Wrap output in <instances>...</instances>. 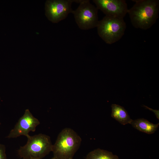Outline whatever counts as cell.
<instances>
[{
    "mask_svg": "<svg viewBox=\"0 0 159 159\" xmlns=\"http://www.w3.org/2000/svg\"><path fill=\"white\" fill-rule=\"evenodd\" d=\"M135 4L128 13L133 26L146 30L150 28L158 17V0H134Z\"/></svg>",
    "mask_w": 159,
    "mask_h": 159,
    "instance_id": "6da1fadb",
    "label": "cell"
},
{
    "mask_svg": "<svg viewBox=\"0 0 159 159\" xmlns=\"http://www.w3.org/2000/svg\"><path fill=\"white\" fill-rule=\"evenodd\" d=\"M81 142L80 136L73 129L69 128L63 129L53 145V157L59 159H73Z\"/></svg>",
    "mask_w": 159,
    "mask_h": 159,
    "instance_id": "7a4b0ae2",
    "label": "cell"
},
{
    "mask_svg": "<svg viewBox=\"0 0 159 159\" xmlns=\"http://www.w3.org/2000/svg\"><path fill=\"white\" fill-rule=\"evenodd\" d=\"M26 144L21 146L18 154L23 159H42L52 152L53 144L50 137L39 134L27 137Z\"/></svg>",
    "mask_w": 159,
    "mask_h": 159,
    "instance_id": "3957f363",
    "label": "cell"
},
{
    "mask_svg": "<svg viewBox=\"0 0 159 159\" xmlns=\"http://www.w3.org/2000/svg\"><path fill=\"white\" fill-rule=\"evenodd\" d=\"M126 27L123 18L105 16L99 21L97 27L99 37L106 43L111 44L122 38Z\"/></svg>",
    "mask_w": 159,
    "mask_h": 159,
    "instance_id": "277c9868",
    "label": "cell"
},
{
    "mask_svg": "<svg viewBox=\"0 0 159 159\" xmlns=\"http://www.w3.org/2000/svg\"><path fill=\"white\" fill-rule=\"evenodd\" d=\"M79 3L77 8L72 13L79 27L83 30L97 27L99 21L97 8L89 0H80Z\"/></svg>",
    "mask_w": 159,
    "mask_h": 159,
    "instance_id": "5b68a950",
    "label": "cell"
},
{
    "mask_svg": "<svg viewBox=\"0 0 159 159\" xmlns=\"http://www.w3.org/2000/svg\"><path fill=\"white\" fill-rule=\"evenodd\" d=\"M74 0H47L45 4L46 16L52 22L58 23L72 13V4Z\"/></svg>",
    "mask_w": 159,
    "mask_h": 159,
    "instance_id": "8992f818",
    "label": "cell"
},
{
    "mask_svg": "<svg viewBox=\"0 0 159 159\" xmlns=\"http://www.w3.org/2000/svg\"><path fill=\"white\" fill-rule=\"evenodd\" d=\"M40 123L39 120L27 109L6 138H15L22 135L27 137L30 132L35 131L37 127Z\"/></svg>",
    "mask_w": 159,
    "mask_h": 159,
    "instance_id": "52a82bcc",
    "label": "cell"
},
{
    "mask_svg": "<svg viewBox=\"0 0 159 159\" xmlns=\"http://www.w3.org/2000/svg\"><path fill=\"white\" fill-rule=\"evenodd\" d=\"M98 9L105 16L123 18L128 9L126 1L124 0H93Z\"/></svg>",
    "mask_w": 159,
    "mask_h": 159,
    "instance_id": "ba28073f",
    "label": "cell"
},
{
    "mask_svg": "<svg viewBox=\"0 0 159 159\" xmlns=\"http://www.w3.org/2000/svg\"><path fill=\"white\" fill-rule=\"evenodd\" d=\"M130 124L136 129L148 134L154 133L157 130L159 123L154 124L143 118L132 120Z\"/></svg>",
    "mask_w": 159,
    "mask_h": 159,
    "instance_id": "9c48e42d",
    "label": "cell"
},
{
    "mask_svg": "<svg viewBox=\"0 0 159 159\" xmlns=\"http://www.w3.org/2000/svg\"><path fill=\"white\" fill-rule=\"evenodd\" d=\"M111 116L122 125H125L130 124L132 120L124 108L116 104H112L111 106Z\"/></svg>",
    "mask_w": 159,
    "mask_h": 159,
    "instance_id": "30bf717a",
    "label": "cell"
},
{
    "mask_svg": "<svg viewBox=\"0 0 159 159\" xmlns=\"http://www.w3.org/2000/svg\"><path fill=\"white\" fill-rule=\"evenodd\" d=\"M85 159H120L111 152L99 148L90 152Z\"/></svg>",
    "mask_w": 159,
    "mask_h": 159,
    "instance_id": "8fae6325",
    "label": "cell"
},
{
    "mask_svg": "<svg viewBox=\"0 0 159 159\" xmlns=\"http://www.w3.org/2000/svg\"><path fill=\"white\" fill-rule=\"evenodd\" d=\"M0 159H8L6 153L5 146L0 143Z\"/></svg>",
    "mask_w": 159,
    "mask_h": 159,
    "instance_id": "7c38bea8",
    "label": "cell"
},
{
    "mask_svg": "<svg viewBox=\"0 0 159 159\" xmlns=\"http://www.w3.org/2000/svg\"><path fill=\"white\" fill-rule=\"evenodd\" d=\"M144 106L146 108H147L149 109L150 110H151V111L153 112L155 114L157 118L159 120V110H154L152 109H151L148 107L144 105Z\"/></svg>",
    "mask_w": 159,
    "mask_h": 159,
    "instance_id": "4fadbf2b",
    "label": "cell"
},
{
    "mask_svg": "<svg viewBox=\"0 0 159 159\" xmlns=\"http://www.w3.org/2000/svg\"><path fill=\"white\" fill-rule=\"evenodd\" d=\"M51 159H59L56 158H55V157H53L52 158H51Z\"/></svg>",
    "mask_w": 159,
    "mask_h": 159,
    "instance_id": "5bb4252c",
    "label": "cell"
},
{
    "mask_svg": "<svg viewBox=\"0 0 159 159\" xmlns=\"http://www.w3.org/2000/svg\"><path fill=\"white\" fill-rule=\"evenodd\" d=\"M1 125V123L0 122V125Z\"/></svg>",
    "mask_w": 159,
    "mask_h": 159,
    "instance_id": "9a60e30c",
    "label": "cell"
}]
</instances>
